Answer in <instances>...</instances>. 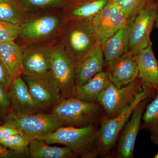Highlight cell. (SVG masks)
I'll return each mask as SVG.
<instances>
[{"mask_svg":"<svg viewBox=\"0 0 158 158\" xmlns=\"http://www.w3.org/2000/svg\"><path fill=\"white\" fill-rule=\"evenodd\" d=\"M67 19L63 9L30 13L21 26L18 40L20 46L32 43L56 40Z\"/></svg>","mask_w":158,"mask_h":158,"instance_id":"cell-1","label":"cell"},{"mask_svg":"<svg viewBox=\"0 0 158 158\" xmlns=\"http://www.w3.org/2000/svg\"><path fill=\"white\" fill-rule=\"evenodd\" d=\"M98 131L93 124L83 127L63 126L50 134L37 137L49 144H62L70 148L77 156L93 158L98 152Z\"/></svg>","mask_w":158,"mask_h":158,"instance_id":"cell-2","label":"cell"},{"mask_svg":"<svg viewBox=\"0 0 158 158\" xmlns=\"http://www.w3.org/2000/svg\"><path fill=\"white\" fill-rule=\"evenodd\" d=\"M57 40L75 63L97 43L92 23L88 20H67Z\"/></svg>","mask_w":158,"mask_h":158,"instance_id":"cell-3","label":"cell"},{"mask_svg":"<svg viewBox=\"0 0 158 158\" xmlns=\"http://www.w3.org/2000/svg\"><path fill=\"white\" fill-rule=\"evenodd\" d=\"M157 90L144 85L131 103L126 107L113 118L104 117L98 130V152L102 156L107 155L115 146L120 133L130 119L135 108L146 98L155 96Z\"/></svg>","mask_w":158,"mask_h":158,"instance_id":"cell-4","label":"cell"},{"mask_svg":"<svg viewBox=\"0 0 158 158\" xmlns=\"http://www.w3.org/2000/svg\"><path fill=\"white\" fill-rule=\"evenodd\" d=\"M100 106L74 97L61 99L54 106L52 113L60 118L65 126L81 127L93 124L98 118Z\"/></svg>","mask_w":158,"mask_h":158,"instance_id":"cell-5","label":"cell"},{"mask_svg":"<svg viewBox=\"0 0 158 158\" xmlns=\"http://www.w3.org/2000/svg\"><path fill=\"white\" fill-rule=\"evenodd\" d=\"M5 125L20 130L30 135L40 137L65 126L63 122L52 114L36 113L21 114L10 111L3 117Z\"/></svg>","mask_w":158,"mask_h":158,"instance_id":"cell-6","label":"cell"},{"mask_svg":"<svg viewBox=\"0 0 158 158\" xmlns=\"http://www.w3.org/2000/svg\"><path fill=\"white\" fill-rule=\"evenodd\" d=\"M143 88V83L138 78L121 88H117L110 82L98 96V103L104 110L106 117L113 118L131 103Z\"/></svg>","mask_w":158,"mask_h":158,"instance_id":"cell-7","label":"cell"},{"mask_svg":"<svg viewBox=\"0 0 158 158\" xmlns=\"http://www.w3.org/2000/svg\"><path fill=\"white\" fill-rule=\"evenodd\" d=\"M50 71L61 88L62 99L73 97L75 87V62L57 39L53 47Z\"/></svg>","mask_w":158,"mask_h":158,"instance_id":"cell-8","label":"cell"},{"mask_svg":"<svg viewBox=\"0 0 158 158\" xmlns=\"http://www.w3.org/2000/svg\"><path fill=\"white\" fill-rule=\"evenodd\" d=\"M30 93L43 108L55 106L62 99L60 86L50 71L39 75L22 74Z\"/></svg>","mask_w":158,"mask_h":158,"instance_id":"cell-9","label":"cell"},{"mask_svg":"<svg viewBox=\"0 0 158 158\" xmlns=\"http://www.w3.org/2000/svg\"><path fill=\"white\" fill-rule=\"evenodd\" d=\"M157 5L150 2L134 18L129 36L128 50L136 55L151 42L150 36L155 23Z\"/></svg>","mask_w":158,"mask_h":158,"instance_id":"cell-10","label":"cell"},{"mask_svg":"<svg viewBox=\"0 0 158 158\" xmlns=\"http://www.w3.org/2000/svg\"><path fill=\"white\" fill-rule=\"evenodd\" d=\"M56 40L21 46L23 52L22 74L39 75L50 71L53 47Z\"/></svg>","mask_w":158,"mask_h":158,"instance_id":"cell-11","label":"cell"},{"mask_svg":"<svg viewBox=\"0 0 158 158\" xmlns=\"http://www.w3.org/2000/svg\"><path fill=\"white\" fill-rule=\"evenodd\" d=\"M128 19L113 3L108 4L91 21L98 43L102 44L107 38L124 26Z\"/></svg>","mask_w":158,"mask_h":158,"instance_id":"cell-12","label":"cell"},{"mask_svg":"<svg viewBox=\"0 0 158 158\" xmlns=\"http://www.w3.org/2000/svg\"><path fill=\"white\" fill-rule=\"evenodd\" d=\"M149 98L144 99L135 108L122 131L116 156L118 158H131L134 156L136 140L141 128L142 117Z\"/></svg>","mask_w":158,"mask_h":158,"instance_id":"cell-13","label":"cell"},{"mask_svg":"<svg viewBox=\"0 0 158 158\" xmlns=\"http://www.w3.org/2000/svg\"><path fill=\"white\" fill-rule=\"evenodd\" d=\"M110 82L118 88L129 85L138 78L135 55L127 52L109 63Z\"/></svg>","mask_w":158,"mask_h":158,"instance_id":"cell-14","label":"cell"},{"mask_svg":"<svg viewBox=\"0 0 158 158\" xmlns=\"http://www.w3.org/2000/svg\"><path fill=\"white\" fill-rule=\"evenodd\" d=\"M11 111L18 114L39 113L43 108L32 96L27 85L21 76L13 79L9 90Z\"/></svg>","mask_w":158,"mask_h":158,"instance_id":"cell-15","label":"cell"},{"mask_svg":"<svg viewBox=\"0 0 158 158\" xmlns=\"http://www.w3.org/2000/svg\"><path fill=\"white\" fill-rule=\"evenodd\" d=\"M104 57L101 44L92 49L75 63V86H81L102 71Z\"/></svg>","mask_w":158,"mask_h":158,"instance_id":"cell-16","label":"cell"},{"mask_svg":"<svg viewBox=\"0 0 158 158\" xmlns=\"http://www.w3.org/2000/svg\"><path fill=\"white\" fill-rule=\"evenodd\" d=\"M138 69V78L144 86L158 90V65L152 42L135 55Z\"/></svg>","mask_w":158,"mask_h":158,"instance_id":"cell-17","label":"cell"},{"mask_svg":"<svg viewBox=\"0 0 158 158\" xmlns=\"http://www.w3.org/2000/svg\"><path fill=\"white\" fill-rule=\"evenodd\" d=\"M134 18L129 19L124 26L102 43L104 60L108 64L128 52L130 31Z\"/></svg>","mask_w":158,"mask_h":158,"instance_id":"cell-18","label":"cell"},{"mask_svg":"<svg viewBox=\"0 0 158 158\" xmlns=\"http://www.w3.org/2000/svg\"><path fill=\"white\" fill-rule=\"evenodd\" d=\"M111 0H71L63 9L67 20L91 21Z\"/></svg>","mask_w":158,"mask_h":158,"instance_id":"cell-19","label":"cell"},{"mask_svg":"<svg viewBox=\"0 0 158 158\" xmlns=\"http://www.w3.org/2000/svg\"><path fill=\"white\" fill-rule=\"evenodd\" d=\"M110 83L108 72L102 71L84 85L75 86L73 96L83 101L95 102L100 94Z\"/></svg>","mask_w":158,"mask_h":158,"instance_id":"cell-20","label":"cell"},{"mask_svg":"<svg viewBox=\"0 0 158 158\" xmlns=\"http://www.w3.org/2000/svg\"><path fill=\"white\" fill-rule=\"evenodd\" d=\"M0 57L8 68L12 79L23 73V52L15 41L0 43Z\"/></svg>","mask_w":158,"mask_h":158,"instance_id":"cell-21","label":"cell"},{"mask_svg":"<svg viewBox=\"0 0 158 158\" xmlns=\"http://www.w3.org/2000/svg\"><path fill=\"white\" fill-rule=\"evenodd\" d=\"M30 156L33 158H72L77 156L69 148L50 146L43 140L36 139L29 146Z\"/></svg>","mask_w":158,"mask_h":158,"instance_id":"cell-22","label":"cell"},{"mask_svg":"<svg viewBox=\"0 0 158 158\" xmlns=\"http://www.w3.org/2000/svg\"><path fill=\"white\" fill-rule=\"evenodd\" d=\"M29 15L18 0H0V20L21 25Z\"/></svg>","mask_w":158,"mask_h":158,"instance_id":"cell-23","label":"cell"},{"mask_svg":"<svg viewBox=\"0 0 158 158\" xmlns=\"http://www.w3.org/2000/svg\"><path fill=\"white\" fill-rule=\"evenodd\" d=\"M141 128L148 130L154 144H158V90L154 98L148 104L142 118Z\"/></svg>","mask_w":158,"mask_h":158,"instance_id":"cell-24","label":"cell"},{"mask_svg":"<svg viewBox=\"0 0 158 158\" xmlns=\"http://www.w3.org/2000/svg\"><path fill=\"white\" fill-rule=\"evenodd\" d=\"M30 13L63 9L71 0H18Z\"/></svg>","mask_w":158,"mask_h":158,"instance_id":"cell-25","label":"cell"},{"mask_svg":"<svg viewBox=\"0 0 158 158\" xmlns=\"http://www.w3.org/2000/svg\"><path fill=\"white\" fill-rule=\"evenodd\" d=\"M36 139V137L27 134H19L0 139V143L8 149L29 154V145Z\"/></svg>","mask_w":158,"mask_h":158,"instance_id":"cell-26","label":"cell"},{"mask_svg":"<svg viewBox=\"0 0 158 158\" xmlns=\"http://www.w3.org/2000/svg\"><path fill=\"white\" fill-rule=\"evenodd\" d=\"M153 0H111L116 7L129 19L134 18Z\"/></svg>","mask_w":158,"mask_h":158,"instance_id":"cell-27","label":"cell"},{"mask_svg":"<svg viewBox=\"0 0 158 158\" xmlns=\"http://www.w3.org/2000/svg\"><path fill=\"white\" fill-rule=\"evenodd\" d=\"M21 31V25L0 20V43L15 41Z\"/></svg>","mask_w":158,"mask_h":158,"instance_id":"cell-28","label":"cell"},{"mask_svg":"<svg viewBox=\"0 0 158 158\" xmlns=\"http://www.w3.org/2000/svg\"><path fill=\"white\" fill-rule=\"evenodd\" d=\"M11 109L9 91L0 85V117L3 118L11 111Z\"/></svg>","mask_w":158,"mask_h":158,"instance_id":"cell-29","label":"cell"},{"mask_svg":"<svg viewBox=\"0 0 158 158\" xmlns=\"http://www.w3.org/2000/svg\"><path fill=\"white\" fill-rule=\"evenodd\" d=\"M12 81L8 68L0 57V85L9 91Z\"/></svg>","mask_w":158,"mask_h":158,"instance_id":"cell-30","label":"cell"},{"mask_svg":"<svg viewBox=\"0 0 158 158\" xmlns=\"http://www.w3.org/2000/svg\"><path fill=\"white\" fill-rule=\"evenodd\" d=\"M30 156L28 153L8 149L0 143V158H22Z\"/></svg>","mask_w":158,"mask_h":158,"instance_id":"cell-31","label":"cell"},{"mask_svg":"<svg viewBox=\"0 0 158 158\" xmlns=\"http://www.w3.org/2000/svg\"><path fill=\"white\" fill-rule=\"evenodd\" d=\"M24 134L20 130L3 124L0 125V139L13 135Z\"/></svg>","mask_w":158,"mask_h":158,"instance_id":"cell-32","label":"cell"},{"mask_svg":"<svg viewBox=\"0 0 158 158\" xmlns=\"http://www.w3.org/2000/svg\"><path fill=\"white\" fill-rule=\"evenodd\" d=\"M155 25L156 27V28H158V4L157 6V15L156 19Z\"/></svg>","mask_w":158,"mask_h":158,"instance_id":"cell-33","label":"cell"},{"mask_svg":"<svg viewBox=\"0 0 158 158\" xmlns=\"http://www.w3.org/2000/svg\"><path fill=\"white\" fill-rule=\"evenodd\" d=\"M155 158H158V153H157L156 154L155 156H154Z\"/></svg>","mask_w":158,"mask_h":158,"instance_id":"cell-34","label":"cell"}]
</instances>
